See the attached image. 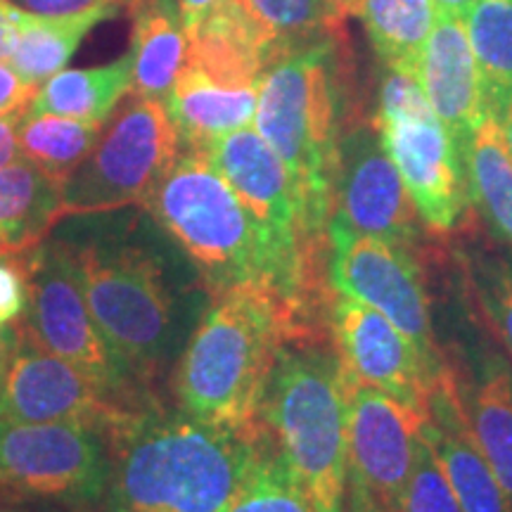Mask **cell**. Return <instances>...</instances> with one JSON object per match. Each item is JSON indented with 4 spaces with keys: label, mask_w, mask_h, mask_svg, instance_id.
Returning a JSON list of instances; mask_svg holds the SVG:
<instances>
[{
    "label": "cell",
    "mask_w": 512,
    "mask_h": 512,
    "mask_svg": "<svg viewBox=\"0 0 512 512\" xmlns=\"http://www.w3.org/2000/svg\"><path fill=\"white\" fill-rule=\"evenodd\" d=\"M361 119L347 27L290 50L261 76L254 128L290 171L299 214L313 240L330 242L339 147Z\"/></svg>",
    "instance_id": "obj_1"
},
{
    "label": "cell",
    "mask_w": 512,
    "mask_h": 512,
    "mask_svg": "<svg viewBox=\"0 0 512 512\" xmlns=\"http://www.w3.org/2000/svg\"><path fill=\"white\" fill-rule=\"evenodd\" d=\"M162 406L128 415L105 434L107 484L100 512H228L264 444Z\"/></svg>",
    "instance_id": "obj_2"
},
{
    "label": "cell",
    "mask_w": 512,
    "mask_h": 512,
    "mask_svg": "<svg viewBox=\"0 0 512 512\" xmlns=\"http://www.w3.org/2000/svg\"><path fill=\"white\" fill-rule=\"evenodd\" d=\"M323 337L278 287L247 280L211 292L176 370L185 415L235 432H261V403L280 349Z\"/></svg>",
    "instance_id": "obj_3"
},
{
    "label": "cell",
    "mask_w": 512,
    "mask_h": 512,
    "mask_svg": "<svg viewBox=\"0 0 512 512\" xmlns=\"http://www.w3.org/2000/svg\"><path fill=\"white\" fill-rule=\"evenodd\" d=\"M259 420L313 512H347V389L342 361L323 337L280 349Z\"/></svg>",
    "instance_id": "obj_4"
},
{
    "label": "cell",
    "mask_w": 512,
    "mask_h": 512,
    "mask_svg": "<svg viewBox=\"0 0 512 512\" xmlns=\"http://www.w3.org/2000/svg\"><path fill=\"white\" fill-rule=\"evenodd\" d=\"M143 209L181 245L211 292L261 280L278 287L318 328L266 233L207 155L181 150Z\"/></svg>",
    "instance_id": "obj_5"
},
{
    "label": "cell",
    "mask_w": 512,
    "mask_h": 512,
    "mask_svg": "<svg viewBox=\"0 0 512 512\" xmlns=\"http://www.w3.org/2000/svg\"><path fill=\"white\" fill-rule=\"evenodd\" d=\"M74 261L95 325L150 394L174 330V297L162 259L128 242H86L74 247Z\"/></svg>",
    "instance_id": "obj_6"
},
{
    "label": "cell",
    "mask_w": 512,
    "mask_h": 512,
    "mask_svg": "<svg viewBox=\"0 0 512 512\" xmlns=\"http://www.w3.org/2000/svg\"><path fill=\"white\" fill-rule=\"evenodd\" d=\"M181 150L164 102L126 95L105 121L91 155L62 183V216L143 209Z\"/></svg>",
    "instance_id": "obj_7"
},
{
    "label": "cell",
    "mask_w": 512,
    "mask_h": 512,
    "mask_svg": "<svg viewBox=\"0 0 512 512\" xmlns=\"http://www.w3.org/2000/svg\"><path fill=\"white\" fill-rule=\"evenodd\" d=\"M22 256H27L19 264L27 280L24 320L36 342L105 389L121 406L133 411L157 408V403H147L145 396L150 394L128 373L95 325L83 297L74 247L50 242Z\"/></svg>",
    "instance_id": "obj_8"
},
{
    "label": "cell",
    "mask_w": 512,
    "mask_h": 512,
    "mask_svg": "<svg viewBox=\"0 0 512 512\" xmlns=\"http://www.w3.org/2000/svg\"><path fill=\"white\" fill-rule=\"evenodd\" d=\"M107 467V439L91 427L0 420L3 496L91 508L105 494Z\"/></svg>",
    "instance_id": "obj_9"
},
{
    "label": "cell",
    "mask_w": 512,
    "mask_h": 512,
    "mask_svg": "<svg viewBox=\"0 0 512 512\" xmlns=\"http://www.w3.org/2000/svg\"><path fill=\"white\" fill-rule=\"evenodd\" d=\"M328 238L332 290L373 306L434 368H448L434 339L430 294L413 249L339 228H328Z\"/></svg>",
    "instance_id": "obj_10"
},
{
    "label": "cell",
    "mask_w": 512,
    "mask_h": 512,
    "mask_svg": "<svg viewBox=\"0 0 512 512\" xmlns=\"http://www.w3.org/2000/svg\"><path fill=\"white\" fill-rule=\"evenodd\" d=\"M344 389H347V496L363 498L384 512H399L427 411L356 382L347 375V370H344Z\"/></svg>",
    "instance_id": "obj_11"
},
{
    "label": "cell",
    "mask_w": 512,
    "mask_h": 512,
    "mask_svg": "<svg viewBox=\"0 0 512 512\" xmlns=\"http://www.w3.org/2000/svg\"><path fill=\"white\" fill-rule=\"evenodd\" d=\"M422 226L425 223L384 150L380 133L373 121L361 119L349 128L339 147L328 228L368 235L415 252L422 242Z\"/></svg>",
    "instance_id": "obj_12"
},
{
    "label": "cell",
    "mask_w": 512,
    "mask_h": 512,
    "mask_svg": "<svg viewBox=\"0 0 512 512\" xmlns=\"http://www.w3.org/2000/svg\"><path fill=\"white\" fill-rule=\"evenodd\" d=\"M430 233H453L470 214V181L460 150L432 107L370 117Z\"/></svg>",
    "instance_id": "obj_13"
},
{
    "label": "cell",
    "mask_w": 512,
    "mask_h": 512,
    "mask_svg": "<svg viewBox=\"0 0 512 512\" xmlns=\"http://www.w3.org/2000/svg\"><path fill=\"white\" fill-rule=\"evenodd\" d=\"M138 411L41 347L27 320H17V347L0 387V420L62 422L107 434Z\"/></svg>",
    "instance_id": "obj_14"
},
{
    "label": "cell",
    "mask_w": 512,
    "mask_h": 512,
    "mask_svg": "<svg viewBox=\"0 0 512 512\" xmlns=\"http://www.w3.org/2000/svg\"><path fill=\"white\" fill-rule=\"evenodd\" d=\"M335 351L356 382L427 411V399L446 368H434L418 347L380 311L347 294L332 297Z\"/></svg>",
    "instance_id": "obj_15"
},
{
    "label": "cell",
    "mask_w": 512,
    "mask_h": 512,
    "mask_svg": "<svg viewBox=\"0 0 512 512\" xmlns=\"http://www.w3.org/2000/svg\"><path fill=\"white\" fill-rule=\"evenodd\" d=\"M418 79L434 114L460 150H465L467 140L489 114V105L463 15L437 10Z\"/></svg>",
    "instance_id": "obj_16"
},
{
    "label": "cell",
    "mask_w": 512,
    "mask_h": 512,
    "mask_svg": "<svg viewBox=\"0 0 512 512\" xmlns=\"http://www.w3.org/2000/svg\"><path fill=\"white\" fill-rule=\"evenodd\" d=\"M422 432L430 439L463 512H512L503 486L479 451L451 368L434 382Z\"/></svg>",
    "instance_id": "obj_17"
},
{
    "label": "cell",
    "mask_w": 512,
    "mask_h": 512,
    "mask_svg": "<svg viewBox=\"0 0 512 512\" xmlns=\"http://www.w3.org/2000/svg\"><path fill=\"white\" fill-rule=\"evenodd\" d=\"M256 102L259 86H235L183 62L164 105L183 150L207 152L216 140L254 124Z\"/></svg>",
    "instance_id": "obj_18"
},
{
    "label": "cell",
    "mask_w": 512,
    "mask_h": 512,
    "mask_svg": "<svg viewBox=\"0 0 512 512\" xmlns=\"http://www.w3.org/2000/svg\"><path fill=\"white\" fill-rule=\"evenodd\" d=\"M133 19L131 93L166 100L188 55V34L178 0H128Z\"/></svg>",
    "instance_id": "obj_19"
},
{
    "label": "cell",
    "mask_w": 512,
    "mask_h": 512,
    "mask_svg": "<svg viewBox=\"0 0 512 512\" xmlns=\"http://www.w3.org/2000/svg\"><path fill=\"white\" fill-rule=\"evenodd\" d=\"M60 219L62 181L27 159L0 169V256L29 254Z\"/></svg>",
    "instance_id": "obj_20"
},
{
    "label": "cell",
    "mask_w": 512,
    "mask_h": 512,
    "mask_svg": "<svg viewBox=\"0 0 512 512\" xmlns=\"http://www.w3.org/2000/svg\"><path fill=\"white\" fill-rule=\"evenodd\" d=\"M117 10L119 5H102L60 17L27 12L12 41L8 64L24 81L41 86L50 76L62 72L74 50L81 46L83 36L117 15Z\"/></svg>",
    "instance_id": "obj_21"
},
{
    "label": "cell",
    "mask_w": 512,
    "mask_h": 512,
    "mask_svg": "<svg viewBox=\"0 0 512 512\" xmlns=\"http://www.w3.org/2000/svg\"><path fill=\"white\" fill-rule=\"evenodd\" d=\"M131 53L112 64L91 69H67L38 88L27 114H57V117L100 121L105 124L121 100L131 93Z\"/></svg>",
    "instance_id": "obj_22"
},
{
    "label": "cell",
    "mask_w": 512,
    "mask_h": 512,
    "mask_svg": "<svg viewBox=\"0 0 512 512\" xmlns=\"http://www.w3.org/2000/svg\"><path fill=\"white\" fill-rule=\"evenodd\" d=\"M358 17L384 69L418 76L422 53L437 22L434 0H363Z\"/></svg>",
    "instance_id": "obj_23"
},
{
    "label": "cell",
    "mask_w": 512,
    "mask_h": 512,
    "mask_svg": "<svg viewBox=\"0 0 512 512\" xmlns=\"http://www.w3.org/2000/svg\"><path fill=\"white\" fill-rule=\"evenodd\" d=\"M470 197L505 245L512 247V155L494 114L475 128L465 150Z\"/></svg>",
    "instance_id": "obj_24"
},
{
    "label": "cell",
    "mask_w": 512,
    "mask_h": 512,
    "mask_svg": "<svg viewBox=\"0 0 512 512\" xmlns=\"http://www.w3.org/2000/svg\"><path fill=\"white\" fill-rule=\"evenodd\" d=\"M467 420L479 451L503 486L512 505V375L505 368H489L470 401H465Z\"/></svg>",
    "instance_id": "obj_25"
},
{
    "label": "cell",
    "mask_w": 512,
    "mask_h": 512,
    "mask_svg": "<svg viewBox=\"0 0 512 512\" xmlns=\"http://www.w3.org/2000/svg\"><path fill=\"white\" fill-rule=\"evenodd\" d=\"M102 128L105 124L100 121L27 114L17 133L19 157L64 183L76 166L91 155Z\"/></svg>",
    "instance_id": "obj_26"
},
{
    "label": "cell",
    "mask_w": 512,
    "mask_h": 512,
    "mask_svg": "<svg viewBox=\"0 0 512 512\" xmlns=\"http://www.w3.org/2000/svg\"><path fill=\"white\" fill-rule=\"evenodd\" d=\"M467 38L494 114L512 95V0H475L463 12Z\"/></svg>",
    "instance_id": "obj_27"
},
{
    "label": "cell",
    "mask_w": 512,
    "mask_h": 512,
    "mask_svg": "<svg viewBox=\"0 0 512 512\" xmlns=\"http://www.w3.org/2000/svg\"><path fill=\"white\" fill-rule=\"evenodd\" d=\"M247 5L273 38L280 57L347 27L335 0H247Z\"/></svg>",
    "instance_id": "obj_28"
},
{
    "label": "cell",
    "mask_w": 512,
    "mask_h": 512,
    "mask_svg": "<svg viewBox=\"0 0 512 512\" xmlns=\"http://www.w3.org/2000/svg\"><path fill=\"white\" fill-rule=\"evenodd\" d=\"M463 275L479 318L512 363V261L475 247L465 254Z\"/></svg>",
    "instance_id": "obj_29"
},
{
    "label": "cell",
    "mask_w": 512,
    "mask_h": 512,
    "mask_svg": "<svg viewBox=\"0 0 512 512\" xmlns=\"http://www.w3.org/2000/svg\"><path fill=\"white\" fill-rule=\"evenodd\" d=\"M266 434V432H264ZM228 512H313L304 491L264 437L252 470Z\"/></svg>",
    "instance_id": "obj_30"
},
{
    "label": "cell",
    "mask_w": 512,
    "mask_h": 512,
    "mask_svg": "<svg viewBox=\"0 0 512 512\" xmlns=\"http://www.w3.org/2000/svg\"><path fill=\"white\" fill-rule=\"evenodd\" d=\"M399 512H463L425 432L418 441L413 470L406 489H403Z\"/></svg>",
    "instance_id": "obj_31"
},
{
    "label": "cell",
    "mask_w": 512,
    "mask_h": 512,
    "mask_svg": "<svg viewBox=\"0 0 512 512\" xmlns=\"http://www.w3.org/2000/svg\"><path fill=\"white\" fill-rule=\"evenodd\" d=\"M27 311V280L17 261L0 256V325H12Z\"/></svg>",
    "instance_id": "obj_32"
},
{
    "label": "cell",
    "mask_w": 512,
    "mask_h": 512,
    "mask_svg": "<svg viewBox=\"0 0 512 512\" xmlns=\"http://www.w3.org/2000/svg\"><path fill=\"white\" fill-rule=\"evenodd\" d=\"M19 3L27 8V12H34V15H76V12L91 10V8H102V5H119L124 0H19Z\"/></svg>",
    "instance_id": "obj_33"
},
{
    "label": "cell",
    "mask_w": 512,
    "mask_h": 512,
    "mask_svg": "<svg viewBox=\"0 0 512 512\" xmlns=\"http://www.w3.org/2000/svg\"><path fill=\"white\" fill-rule=\"evenodd\" d=\"M27 110L29 107H22V110H15L0 117V169L15 164L17 159H22L19 157L17 133L24 117H27Z\"/></svg>",
    "instance_id": "obj_34"
},
{
    "label": "cell",
    "mask_w": 512,
    "mask_h": 512,
    "mask_svg": "<svg viewBox=\"0 0 512 512\" xmlns=\"http://www.w3.org/2000/svg\"><path fill=\"white\" fill-rule=\"evenodd\" d=\"M24 15H27V10L17 8L10 0H0V60H8L12 41H15Z\"/></svg>",
    "instance_id": "obj_35"
},
{
    "label": "cell",
    "mask_w": 512,
    "mask_h": 512,
    "mask_svg": "<svg viewBox=\"0 0 512 512\" xmlns=\"http://www.w3.org/2000/svg\"><path fill=\"white\" fill-rule=\"evenodd\" d=\"M15 347H17V323L0 325V387H3L5 375H8Z\"/></svg>",
    "instance_id": "obj_36"
},
{
    "label": "cell",
    "mask_w": 512,
    "mask_h": 512,
    "mask_svg": "<svg viewBox=\"0 0 512 512\" xmlns=\"http://www.w3.org/2000/svg\"><path fill=\"white\" fill-rule=\"evenodd\" d=\"M221 3H226V0H178V10H181V19L185 27H190V24H195L204 12H209Z\"/></svg>",
    "instance_id": "obj_37"
},
{
    "label": "cell",
    "mask_w": 512,
    "mask_h": 512,
    "mask_svg": "<svg viewBox=\"0 0 512 512\" xmlns=\"http://www.w3.org/2000/svg\"><path fill=\"white\" fill-rule=\"evenodd\" d=\"M494 117L498 121V126H501L503 140H505V145H508V150L512 155V95H508V98L503 100V105L494 112Z\"/></svg>",
    "instance_id": "obj_38"
},
{
    "label": "cell",
    "mask_w": 512,
    "mask_h": 512,
    "mask_svg": "<svg viewBox=\"0 0 512 512\" xmlns=\"http://www.w3.org/2000/svg\"><path fill=\"white\" fill-rule=\"evenodd\" d=\"M475 3V0H434V5H437V10H446V12H458V15H463V12L470 8V5Z\"/></svg>",
    "instance_id": "obj_39"
},
{
    "label": "cell",
    "mask_w": 512,
    "mask_h": 512,
    "mask_svg": "<svg viewBox=\"0 0 512 512\" xmlns=\"http://www.w3.org/2000/svg\"><path fill=\"white\" fill-rule=\"evenodd\" d=\"M347 512H384L380 508H375L373 503L363 501L358 496H347Z\"/></svg>",
    "instance_id": "obj_40"
},
{
    "label": "cell",
    "mask_w": 512,
    "mask_h": 512,
    "mask_svg": "<svg viewBox=\"0 0 512 512\" xmlns=\"http://www.w3.org/2000/svg\"><path fill=\"white\" fill-rule=\"evenodd\" d=\"M363 0H335L337 10L342 12L344 17H358V10H361Z\"/></svg>",
    "instance_id": "obj_41"
},
{
    "label": "cell",
    "mask_w": 512,
    "mask_h": 512,
    "mask_svg": "<svg viewBox=\"0 0 512 512\" xmlns=\"http://www.w3.org/2000/svg\"><path fill=\"white\" fill-rule=\"evenodd\" d=\"M0 512H19V510H10V508H0Z\"/></svg>",
    "instance_id": "obj_42"
}]
</instances>
